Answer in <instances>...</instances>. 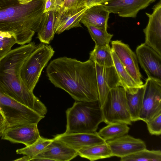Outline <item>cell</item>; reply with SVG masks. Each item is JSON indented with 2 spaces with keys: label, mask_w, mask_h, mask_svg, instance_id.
<instances>
[{
  "label": "cell",
  "mask_w": 161,
  "mask_h": 161,
  "mask_svg": "<svg viewBox=\"0 0 161 161\" xmlns=\"http://www.w3.org/2000/svg\"><path fill=\"white\" fill-rule=\"evenodd\" d=\"M103 122L106 124L120 122L131 125L126 92L121 86L112 89L102 108Z\"/></svg>",
  "instance_id": "7"
},
{
  "label": "cell",
  "mask_w": 161,
  "mask_h": 161,
  "mask_svg": "<svg viewBox=\"0 0 161 161\" xmlns=\"http://www.w3.org/2000/svg\"><path fill=\"white\" fill-rule=\"evenodd\" d=\"M53 141V139H47L41 136L33 144L24 148L18 149L16 150V152L18 154L28 155L32 158L42 151Z\"/></svg>",
  "instance_id": "28"
},
{
  "label": "cell",
  "mask_w": 161,
  "mask_h": 161,
  "mask_svg": "<svg viewBox=\"0 0 161 161\" xmlns=\"http://www.w3.org/2000/svg\"><path fill=\"white\" fill-rule=\"evenodd\" d=\"M55 12L49 11L44 13L37 31L38 38L41 43L49 44L53 39L55 33Z\"/></svg>",
  "instance_id": "21"
},
{
  "label": "cell",
  "mask_w": 161,
  "mask_h": 161,
  "mask_svg": "<svg viewBox=\"0 0 161 161\" xmlns=\"http://www.w3.org/2000/svg\"><path fill=\"white\" fill-rule=\"evenodd\" d=\"M44 2V0H33L25 4L18 2L5 9L7 27L18 44L23 45L31 41L43 16Z\"/></svg>",
  "instance_id": "3"
},
{
  "label": "cell",
  "mask_w": 161,
  "mask_h": 161,
  "mask_svg": "<svg viewBox=\"0 0 161 161\" xmlns=\"http://www.w3.org/2000/svg\"><path fill=\"white\" fill-rule=\"evenodd\" d=\"M3 133H0V137H1Z\"/></svg>",
  "instance_id": "39"
},
{
  "label": "cell",
  "mask_w": 161,
  "mask_h": 161,
  "mask_svg": "<svg viewBox=\"0 0 161 161\" xmlns=\"http://www.w3.org/2000/svg\"><path fill=\"white\" fill-rule=\"evenodd\" d=\"M111 42V49L115 53L125 69L140 86L143 85L142 76L139 70L136 54L128 45L121 41Z\"/></svg>",
  "instance_id": "10"
},
{
  "label": "cell",
  "mask_w": 161,
  "mask_h": 161,
  "mask_svg": "<svg viewBox=\"0 0 161 161\" xmlns=\"http://www.w3.org/2000/svg\"><path fill=\"white\" fill-rule=\"evenodd\" d=\"M19 3L21 4H27L31 2L33 0H16Z\"/></svg>",
  "instance_id": "37"
},
{
  "label": "cell",
  "mask_w": 161,
  "mask_h": 161,
  "mask_svg": "<svg viewBox=\"0 0 161 161\" xmlns=\"http://www.w3.org/2000/svg\"><path fill=\"white\" fill-rule=\"evenodd\" d=\"M14 2V0H0V9L5 7L11 6ZM0 32H1L0 26Z\"/></svg>",
  "instance_id": "35"
},
{
  "label": "cell",
  "mask_w": 161,
  "mask_h": 161,
  "mask_svg": "<svg viewBox=\"0 0 161 161\" xmlns=\"http://www.w3.org/2000/svg\"><path fill=\"white\" fill-rule=\"evenodd\" d=\"M46 74L56 87L67 92L76 101L98 100L95 63L61 57L51 61Z\"/></svg>",
  "instance_id": "1"
},
{
  "label": "cell",
  "mask_w": 161,
  "mask_h": 161,
  "mask_svg": "<svg viewBox=\"0 0 161 161\" xmlns=\"http://www.w3.org/2000/svg\"><path fill=\"white\" fill-rule=\"evenodd\" d=\"M36 46L35 42H30L11 50L0 58V86L12 98L45 116L47 107L26 87L20 74L23 64Z\"/></svg>",
  "instance_id": "2"
},
{
  "label": "cell",
  "mask_w": 161,
  "mask_h": 161,
  "mask_svg": "<svg viewBox=\"0 0 161 161\" xmlns=\"http://www.w3.org/2000/svg\"><path fill=\"white\" fill-rule=\"evenodd\" d=\"M60 7L56 4L55 0H44V13L51 11L55 12L58 11Z\"/></svg>",
  "instance_id": "32"
},
{
  "label": "cell",
  "mask_w": 161,
  "mask_h": 161,
  "mask_svg": "<svg viewBox=\"0 0 161 161\" xmlns=\"http://www.w3.org/2000/svg\"><path fill=\"white\" fill-rule=\"evenodd\" d=\"M80 22L87 27L95 45H109L113 35L108 33L107 28L96 27L84 21Z\"/></svg>",
  "instance_id": "26"
},
{
  "label": "cell",
  "mask_w": 161,
  "mask_h": 161,
  "mask_svg": "<svg viewBox=\"0 0 161 161\" xmlns=\"http://www.w3.org/2000/svg\"><path fill=\"white\" fill-rule=\"evenodd\" d=\"M65 0H55L57 5L61 7Z\"/></svg>",
  "instance_id": "38"
},
{
  "label": "cell",
  "mask_w": 161,
  "mask_h": 161,
  "mask_svg": "<svg viewBox=\"0 0 161 161\" xmlns=\"http://www.w3.org/2000/svg\"><path fill=\"white\" fill-rule=\"evenodd\" d=\"M8 127L5 118L0 110V133H3L4 130Z\"/></svg>",
  "instance_id": "34"
},
{
  "label": "cell",
  "mask_w": 161,
  "mask_h": 161,
  "mask_svg": "<svg viewBox=\"0 0 161 161\" xmlns=\"http://www.w3.org/2000/svg\"><path fill=\"white\" fill-rule=\"evenodd\" d=\"M112 49L109 45H95L90 53L89 59L102 66L109 67L114 66Z\"/></svg>",
  "instance_id": "23"
},
{
  "label": "cell",
  "mask_w": 161,
  "mask_h": 161,
  "mask_svg": "<svg viewBox=\"0 0 161 161\" xmlns=\"http://www.w3.org/2000/svg\"><path fill=\"white\" fill-rule=\"evenodd\" d=\"M138 61L148 78L161 82V55L144 43L136 49Z\"/></svg>",
  "instance_id": "9"
},
{
  "label": "cell",
  "mask_w": 161,
  "mask_h": 161,
  "mask_svg": "<svg viewBox=\"0 0 161 161\" xmlns=\"http://www.w3.org/2000/svg\"><path fill=\"white\" fill-rule=\"evenodd\" d=\"M78 151L106 142L96 131L90 133H67L57 134L53 139Z\"/></svg>",
  "instance_id": "14"
},
{
  "label": "cell",
  "mask_w": 161,
  "mask_h": 161,
  "mask_svg": "<svg viewBox=\"0 0 161 161\" xmlns=\"http://www.w3.org/2000/svg\"><path fill=\"white\" fill-rule=\"evenodd\" d=\"M109 0H85V7L87 8L93 6L102 4Z\"/></svg>",
  "instance_id": "33"
},
{
  "label": "cell",
  "mask_w": 161,
  "mask_h": 161,
  "mask_svg": "<svg viewBox=\"0 0 161 161\" xmlns=\"http://www.w3.org/2000/svg\"><path fill=\"white\" fill-rule=\"evenodd\" d=\"M85 0H65L61 8H65L77 9L86 8Z\"/></svg>",
  "instance_id": "31"
},
{
  "label": "cell",
  "mask_w": 161,
  "mask_h": 161,
  "mask_svg": "<svg viewBox=\"0 0 161 161\" xmlns=\"http://www.w3.org/2000/svg\"><path fill=\"white\" fill-rule=\"evenodd\" d=\"M129 130L128 125L124 123L115 122L108 124L100 129L97 133L106 142L127 134Z\"/></svg>",
  "instance_id": "25"
},
{
  "label": "cell",
  "mask_w": 161,
  "mask_h": 161,
  "mask_svg": "<svg viewBox=\"0 0 161 161\" xmlns=\"http://www.w3.org/2000/svg\"><path fill=\"white\" fill-rule=\"evenodd\" d=\"M78 155L93 161L113 157L110 147L106 142L81 149L78 151Z\"/></svg>",
  "instance_id": "22"
},
{
  "label": "cell",
  "mask_w": 161,
  "mask_h": 161,
  "mask_svg": "<svg viewBox=\"0 0 161 161\" xmlns=\"http://www.w3.org/2000/svg\"><path fill=\"white\" fill-rule=\"evenodd\" d=\"M0 58L11 50L13 46L17 42L14 36L8 32H0Z\"/></svg>",
  "instance_id": "29"
},
{
  "label": "cell",
  "mask_w": 161,
  "mask_h": 161,
  "mask_svg": "<svg viewBox=\"0 0 161 161\" xmlns=\"http://www.w3.org/2000/svg\"><path fill=\"white\" fill-rule=\"evenodd\" d=\"M151 14L146 13L148 18L147 24L143 31L144 43L161 55V2L160 0L153 8Z\"/></svg>",
  "instance_id": "11"
},
{
  "label": "cell",
  "mask_w": 161,
  "mask_h": 161,
  "mask_svg": "<svg viewBox=\"0 0 161 161\" xmlns=\"http://www.w3.org/2000/svg\"><path fill=\"white\" fill-rule=\"evenodd\" d=\"M145 89L144 84L135 93L131 94L126 92L127 103L132 122L139 120Z\"/></svg>",
  "instance_id": "24"
},
{
  "label": "cell",
  "mask_w": 161,
  "mask_h": 161,
  "mask_svg": "<svg viewBox=\"0 0 161 161\" xmlns=\"http://www.w3.org/2000/svg\"><path fill=\"white\" fill-rule=\"evenodd\" d=\"M149 133L158 136L161 134V113L146 123Z\"/></svg>",
  "instance_id": "30"
},
{
  "label": "cell",
  "mask_w": 161,
  "mask_h": 161,
  "mask_svg": "<svg viewBox=\"0 0 161 161\" xmlns=\"http://www.w3.org/2000/svg\"><path fill=\"white\" fill-rule=\"evenodd\" d=\"M87 8L72 9L60 7L55 12V33L59 34L73 28L82 27L80 24Z\"/></svg>",
  "instance_id": "17"
},
{
  "label": "cell",
  "mask_w": 161,
  "mask_h": 161,
  "mask_svg": "<svg viewBox=\"0 0 161 161\" xmlns=\"http://www.w3.org/2000/svg\"><path fill=\"white\" fill-rule=\"evenodd\" d=\"M0 110L8 127L24 124H37L45 117L8 95L0 86Z\"/></svg>",
  "instance_id": "6"
},
{
  "label": "cell",
  "mask_w": 161,
  "mask_h": 161,
  "mask_svg": "<svg viewBox=\"0 0 161 161\" xmlns=\"http://www.w3.org/2000/svg\"><path fill=\"white\" fill-rule=\"evenodd\" d=\"M41 137L37 124H24L8 127L3 132L2 139L29 146Z\"/></svg>",
  "instance_id": "12"
},
{
  "label": "cell",
  "mask_w": 161,
  "mask_h": 161,
  "mask_svg": "<svg viewBox=\"0 0 161 161\" xmlns=\"http://www.w3.org/2000/svg\"><path fill=\"white\" fill-rule=\"evenodd\" d=\"M156 0H109L102 4L110 13L122 17L135 18L138 12Z\"/></svg>",
  "instance_id": "15"
},
{
  "label": "cell",
  "mask_w": 161,
  "mask_h": 161,
  "mask_svg": "<svg viewBox=\"0 0 161 161\" xmlns=\"http://www.w3.org/2000/svg\"><path fill=\"white\" fill-rule=\"evenodd\" d=\"M54 53L51 45L41 43L36 46L25 61L21 69L20 76L30 91L33 92L43 69Z\"/></svg>",
  "instance_id": "5"
},
{
  "label": "cell",
  "mask_w": 161,
  "mask_h": 161,
  "mask_svg": "<svg viewBox=\"0 0 161 161\" xmlns=\"http://www.w3.org/2000/svg\"><path fill=\"white\" fill-rule=\"evenodd\" d=\"M95 64L98 101L102 108L110 90L121 86L120 84L114 66L106 67Z\"/></svg>",
  "instance_id": "13"
},
{
  "label": "cell",
  "mask_w": 161,
  "mask_h": 161,
  "mask_svg": "<svg viewBox=\"0 0 161 161\" xmlns=\"http://www.w3.org/2000/svg\"><path fill=\"white\" fill-rule=\"evenodd\" d=\"M145 85V91L139 120L146 123L161 113V82L148 78Z\"/></svg>",
  "instance_id": "8"
},
{
  "label": "cell",
  "mask_w": 161,
  "mask_h": 161,
  "mask_svg": "<svg viewBox=\"0 0 161 161\" xmlns=\"http://www.w3.org/2000/svg\"><path fill=\"white\" fill-rule=\"evenodd\" d=\"M110 13L102 4L87 8L81 20L99 27L107 28L108 22Z\"/></svg>",
  "instance_id": "19"
},
{
  "label": "cell",
  "mask_w": 161,
  "mask_h": 161,
  "mask_svg": "<svg viewBox=\"0 0 161 161\" xmlns=\"http://www.w3.org/2000/svg\"><path fill=\"white\" fill-rule=\"evenodd\" d=\"M67 133H90L96 131L103 122L102 108L98 100L76 101L66 111Z\"/></svg>",
  "instance_id": "4"
},
{
  "label": "cell",
  "mask_w": 161,
  "mask_h": 161,
  "mask_svg": "<svg viewBox=\"0 0 161 161\" xmlns=\"http://www.w3.org/2000/svg\"><path fill=\"white\" fill-rule=\"evenodd\" d=\"M32 159V157L30 156L25 155L21 158L17 159L14 160V161H31Z\"/></svg>",
  "instance_id": "36"
},
{
  "label": "cell",
  "mask_w": 161,
  "mask_h": 161,
  "mask_svg": "<svg viewBox=\"0 0 161 161\" xmlns=\"http://www.w3.org/2000/svg\"><path fill=\"white\" fill-rule=\"evenodd\" d=\"M111 54L114 66L120 81V86L125 89L127 93L131 94L136 93L142 86H140L136 83L112 50Z\"/></svg>",
  "instance_id": "20"
},
{
  "label": "cell",
  "mask_w": 161,
  "mask_h": 161,
  "mask_svg": "<svg viewBox=\"0 0 161 161\" xmlns=\"http://www.w3.org/2000/svg\"><path fill=\"white\" fill-rule=\"evenodd\" d=\"M78 155L77 151L59 141L53 139V141L42 151L33 157L31 161L44 158L52 161H68Z\"/></svg>",
  "instance_id": "18"
},
{
  "label": "cell",
  "mask_w": 161,
  "mask_h": 161,
  "mask_svg": "<svg viewBox=\"0 0 161 161\" xmlns=\"http://www.w3.org/2000/svg\"><path fill=\"white\" fill-rule=\"evenodd\" d=\"M121 161H161L160 150H150L146 148L120 158Z\"/></svg>",
  "instance_id": "27"
},
{
  "label": "cell",
  "mask_w": 161,
  "mask_h": 161,
  "mask_svg": "<svg viewBox=\"0 0 161 161\" xmlns=\"http://www.w3.org/2000/svg\"><path fill=\"white\" fill-rule=\"evenodd\" d=\"M106 142L113 156L120 158L146 148V144L143 140L127 134Z\"/></svg>",
  "instance_id": "16"
}]
</instances>
